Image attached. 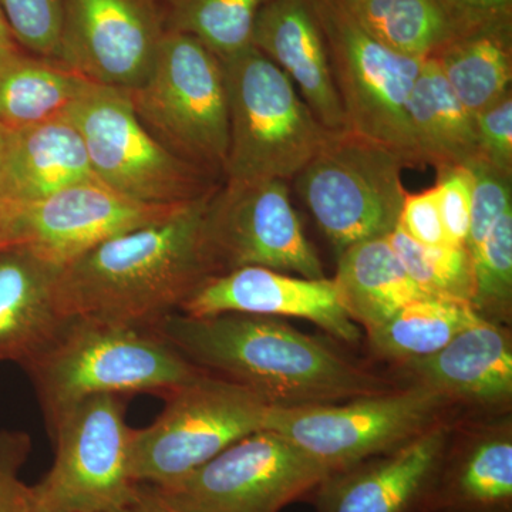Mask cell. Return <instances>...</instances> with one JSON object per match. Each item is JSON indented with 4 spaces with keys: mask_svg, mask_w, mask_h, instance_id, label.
Returning <instances> with one entry per match:
<instances>
[{
    "mask_svg": "<svg viewBox=\"0 0 512 512\" xmlns=\"http://www.w3.org/2000/svg\"><path fill=\"white\" fill-rule=\"evenodd\" d=\"M165 35L157 0H63L59 62L99 86L144 82Z\"/></svg>",
    "mask_w": 512,
    "mask_h": 512,
    "instance_id": "15",
    "label": "cell"
},
{
    "mask_svg": "<svg viewBox=\"0 0 512 512\" xmlns=\"http://www.w3.org/2000/svg\"><path fill=\"white\" fill-rule=\"evenodd\" d=\"M30 512H57V511L49 510V508L42 507V505L37 504L36 501L33 500L32 510H30Z\"/></svg>",
    "mask_w": 512,
    "mask_h": 512,
    "instance_id": "42",
    "label": "cell"
},
{
    "mask_svg": "<svg viewBox=\"0 0 512 512\" xmlns=\"http://www.w3.org/2000/svg\"><path fill=\"white\" fill-rule=\"evenodd\" d=\"M470 305L481 319L510 328L512 319V210L505 212L471 252Z\"/></svg>",
    "mask_w": 512,
    "mask_h": 512,
    "instance_id": "31",
    "label": "cell"
},
{
    "mask_svg": "<svg viewBox=\"0 0 512 512\" xmlns=\"http://www.w3.org/2000/svg\"><path fill=\"white\" fill-rule=\"evenodd\" d=\"M332 281L342 308L366 330L410 302L429 296L414 284L387 237L343 249Z\"/></svg>",
    "mask_w": 512,
    "mask_h": 512,
    "instance_id": "23",
    "label": "cell"
},
{
    "mask_svg": "<svg viewBox=\"0 0 512 512\" xmlns=\"http://www.w3.org/2000/svg\"><path fill=\"white\" fill-rule=\"evenodd\" d=\"M188 316L222 313L299 318L315 323L333 339L356 345L359 326L340 305L332 279H309L261 266H244L208 278L181 306Z\"/></svg>",
    "mask_w": 512,
    "mask_h": 512,
    "instance_id": "16",
    "label": "cell"
},
{
    "mask_svg": "<svg viewBox=\"0 0 512 512\" xmlns=\"http://www.w3.org/2000/svg\"><path fill=\"white\" fill-rule=\"evenodd\" d=\"M349 15L384 46L430 59L468 26L444 0H339Z\"/></svg>",
    "mask_w": 512,
    "mask_h": 512,
    "instance_id": "27",
    "label": "cell"
},
{
    "mask_svg": "<svg viewBox=\"0 0 512 512\" xmlns=\"http://www.w3.org/2000/svg\"><path fill=\"white\" fill-rule=\"evenodd\" d=\"M252 46L288 76L326 130H349L313 0L269 2L256 18Z\"/></svg>",
    "mask_w": 512,
    "mask_h": 512,
    "instance_id": "20",
    "label": "cell"
},
{
    "mask_svg": "<svg viewBox=\"0 0 512 512\" xmlns=\"http://www.w3.org/2000/svg\"><path fill=\"white\" fill-rule=\"evenodd\" d=\"M204 235L217 275L261 266L326 278L284 180H222L208 200Z\"/></svg>",
    "mask_w": 512,
    "mask_h": 512,
    "instance_id": "12",
    "label": "cell"
},
{
    "mask_svg": "<svg viewBox=\"0 0 512 512\" xmlns=\"http://www.w3.org/2000/svg\"><path fill=\"white\" fill-rule=\"evenodd\" d=\"M434 187L439 195L441 220L448 242L454 247H466L473 190L470 171L464 165L441 168L437 170V183Z\"/></svg>",
    "mask_w": 512,
    "mask_h": 512,
    "instance_id": "34",
    "label": "cell"
},
{
    "mask_svg": "<svg viewBox=\"0 0 512 512\" xmlns=\"http://www.w3.org/2000/svg\"><path fill=\"white\" fill-rule=\"evenodd\" d=\"M460 413L443 394L409 382L345 403L269 407L265 429L333 473L389 453Z\"/></svg>",
    "mask_w": 512,
    "mask_h": 512,
    "instance_id": "7",
    "label": "cell"
},
{
    "mask_svg": "<svg viewBox=\"0 0 512 512\" xmlns=\"http://www.w3.org/2000/svg\"><path fill=\"white\" fill-rule=\"evenodd\" d=\"M464 167L470 171L473 181L470 231L466 244L471 254L480 247L505 212L512 210V175L485 163L481 158Z\"/></svg>",
    "mask_w": 512,
    "mask_h": 512,
    "instance_id": "33",
    "label": "cell"
},
{
    "mask_svg": "<svg viewBox=\"0 0 512 512\" xmlns=\"http://www.w3.org/2000/svg\"><path fill=\"white\" fill-rule=\"evenodd\" d=\"M46 423L74 403L99 394L164 397L202 370L153 329L70 316L52 342L22 366Z\"/></svg>",
    "mask_w": 512,
    "mask_h": 512,
    "instance_id": "3",
    "label": "cell"
},
{
    "mask_svg": "<svg viewBox=\"0 0 512 512\" xmlns=\"http://www.w3.org/2000/svg\"><path fill=\"white\" fill-rule=\"evenodd\" d=\"M55 463L33 500L57 512H113L136 493L126 397L99 394L74 403L47 423Z\"/></svg>",
    "mask_w": 512,
    "mask_h": 512,
    "instance_id": "11",
    "label": "cell"
},
{
    "mask_svg": "<svg viewBox=\"0 0 512 512\" xmlns=\"http://www.w3.org/2000/svg\"><path fill=\"white\" fill-rule=\"evenodd\" d=\"M183 205L141 204L97 180L84 181L40 200L8 202L0 248H28L63 266L106 239L167 220Z\"/></svg>",
    "mask_w": 512,
    "mask_h": 512,
    "instance_id": "14",
    "label": "cell"
},
{
    "mask_svg": "<svg viewBox=\"0 0 512 512\" xmlns=\"http://www.w3.org/2000/svg\"><path fill=\"white\" fill-rule=\"evenodd\" d=\"M397 227L424 247L450 245L443 220H441L436 187L421 191L419 194L407 192Z\"/></svg>",
    "mask_w": 512,
    "mask_h": 512,
    "instance_id": "37",
    "label": "cell"
},
{
    "mask_svg": "<svg viewBox=\"0 0 512 512\" xmlns=\"http://www.w3.org/2000/svg\"><path fill=\"white\" fill-rule=\"evenodd\" d=\"M127 93L151 136L214 180H224L228 97L220 57L195 37L165 30L150 73Z\"/></svg>",
    "mask_w": 512,
    "mask_h": 512,
    "instance_id": "5",
    "label": "cell"
},
{
    "mask_svg": "<svg viewBox=\"0 0 512 512\" xmlns=\"http://www.w3.org/2000/svg\"><path fill=\"white\" fill-rule=\"evenodd\" d=\"M96 180L82 134L67 116L8 130L2 158L3 195L30 202Z\"/></svg>",
    "mask_w": 512,
    "mask_h": 512,
    "instance_id": "22",
    "label": "cell"
},
{
    "mask_svg": "<svg viewBox=\"0 0 512 512\" xmlns=\"http://www.w3.org/2000/svg\"><path fill=\"white\" fill-rule=\"evenodd\" d=\"M387 239L421 292L470 303L473 261L466 247H424L399 227Z\"/></svg>",
    "mask_w": 512,
    "mask_h": 512,
    "instance_id": "30",
    "label": "cell"
},
{
    "mask_svg": "<svg viewBox=\"0 0 512 512\" xmlns=\"http://www.w3.org/2000/svg\"><path fill=\"white\" fill-rule=\"evenodd\" d=\"M480 319L468 302L423 296L366 330L367 339L377 356L400 366L434 355Z\"/></svg>",
    "mask_w": 512,
    "mask_h": 512,
    "instance_id": "28",
    "label": "cell"
},
{
    "mask_svg": "<svg viewBox=\"0 0 512 512\" xmlns=\"http://www.w3.org/2000/svg\"><path fill=\"white\" fill-rule=\"evenodd\" d=\"M406 161L352 130L328 131L293 180L319 228L340 254L357 242L389 237L399 224Z\"/></svg>",
    "mask_w": 512,
    "mask_h": 512,
    "instance_id": "6",
    "label": "cell"
},
{
    "mask_svg": "<svg viewBox=\"0 0 512 512\" xmlns=\"http://www.w3.org/2000/svg\"><path fill=\"white\" fill-rule=\"evenodd\" d=\"M399 367L410 383L443 394L461 413L511 412L512 338L508 326L480 319L434 355Z\"/></svg>",
    "mask_w": 512,
    "mask_h": 512,
    "instance_id": "19",
    "label": "cell"
},
{
    "mask_svg": "<svg viewBox=\"0 0 512 512\" xmlns=\"http://www.w3.org/2000/svg\"><path fill=\"white\" fill-rule=\"evenodd\" d=\"M5 140H6V128L0 126V177H2V158H3V148H5ZM6 201L5 195H3L2 191V183H0V229H2V220H3V212H5Z\"/></svg>",
    "mask_w": 512,
    "mask_h": 512,
    "instance_id": "41",
    "label": "cell"
},
{
    "mask_svg": "<svg viewBox=\"0 0 512 512\" xmlns=\"http://www.w3.org/2000/svg\"><path fill=\"white\" fill-rule=\"evenodd\" d=\"M113 512H192L165 497L157 487L138 483L136 493L123 507Z\"/></svg>",
    "mask_w": 512,
    "mask_h": 512,
    "instance_id": "39",
    "label": "cell"
},
{
    "mask_svg": "<svg viewBox=\"0 0 512 512\" xmlns=\"http://www.w3.org/2000/svg\"><path fill=\"white\" fill-rule=\"evenodd\" d=\"M457 416L440 421L389 453L328 474L313 493L316 510L423 512L448 431Z\"/></svg>",
    "mask_w": 512,
    "mask_h": 512,
    "instance_id": "18",
    "label": "cell"
},
{
    "mask_svg": "<svg viewBox=\"0 0 512 512\" xmlns=\"http://www.w3.org/2000/svg\"><path fill=\"white\" fill-rule=\"evenodd\" d=\"M328 474L281 434L262 429L174 484L154 487L192 512H279L311 497Z\"/></svg>",
    "mask_w": 512,
    "mask_h": 512,
    "instance_id": "13",
    "label": "cell"
},
{
    "mask_svg": "<svg viewBox=\"0 0 512 512\" xmlns=\"http://www.w3.org/2000/svg\"><path fill=\"white\" fill-rule=\"evenodd\" d=\"M59 268L28 248H0V362L25 365L69 319L57 298Z\"/></svg>",
    "mask_w": 512,
    "mask_h": 512,
    "instance_id": "21",
    "label": "cell"
},
{
    "mask_svg": "<svg viewBox=\"0 0 512 512\" xmlns=\"http://www.w3.org/2000/svg\"><path fill=\"white\" fill-rule=\"evenodd\" d=\"M215 188L167 220L106 239L60 266L56 288L64 315L151 329L180 312L217 275L204 235Z\"/></svg>",
    "mask_w": 512,
    "mask_h": 512,
    "instance_id": "2",
    "label": "cell"
},
{
    "mask_svg": "<svg viewBox=\"0 0 512 512\" xmlns=\"http://www.w3.org/2000/svg\"><path fill=\"white\" fill-rule=\"evenodd\" d=\"M0 10L23 50L59 62L63 0H0Z\"/></svg>",
    "mask_w": 512,
    "mask_h": 512,
    "instance_id": "32",
    "label": "cell"
},
{
    "mask_svg": "<svg viewBox=\"0 0 512 512\" xmlns=\"http://www.w3.org/2000/svg\"><path fill=\"white\" fill-rule=\"evenodd\" d=\"M89 80L56 60L19 49L0 57V126L19 130L67 116Z\"/></svg>",
    "mask_w": 512,
    "mask_h": 512,
    "instance_id": "26",
    "label": "cell"
},
{
    "mask_svg": "<svg viewBox=\"0 0 512 512\" xmlns=\"http://www.w3.org/2000/svg\"><path fill=\"white\" fill-rule=\"evenodd\" d=\"M150 426L133 430L131 476L136 483L174 484L225 448L265 429L269 406L238 384L201 372L164 397Z\"/></svg>",
    "mask_w": 512,
    "mask_h": 512,
    "instance_id": "8",
    "label": "cell"
},
{
    "mask_svg": "<svg viewBox=\"0 0 512 512\" xmlns=\"http://www.w3.org/2000/svg\"><path fill=\"white\" fill-rule=\"evenodd\" d=\"M79 133L94 178L147 205L187 204L214 190V180L151 136L124 90L90 84L67 113Z\"/></svg>",
    "mask_w": 512,
    "mask_h": 512,
    "instance_id": "9",
    "label": "cell"
},
{
    "mask_svg": "<svg viewBox=\"0 0 512 512\" xmlns=\"http://www.w3.org/2000/svg\"><path fill=\"white\" fill-rule=\"evenodd\" d=\"M222 64L228 97L224 180L295 178L328 130L288 76L254 46Z\"/></svg>",
    "mask_w": 512,
    "mask_h": 512,
    "instance_id": "4",
    "label": "cell"
},
{
    "mask_svg": "<svg viewBox=\"0 0 512 512\" xmlns=\"http://www.w3.org/2000/svg\"><path fill=\"white\" fill-rule=\"evenodd\" d=\"M466 26L512 16V0H444Z\"/></svg>",
    "mask_w": 512,
    "mask_h": 512,
    "instance_id": "38",
    "label": "cell"
},
{
    "mask_svg": "<svg viewBox=\"0 0 512 512\" xmlns=\"http://www.w3.org/2000/svg\"><path fill=\"white\" fill-rule=\"evenodd\" d=\"M30 439L23 431H0V512H30L32 487L19 471L29 456Z\"/></svg>",
    "mask_w": 512,
    "mask_h": 512,
    "instance_id": "35",
    "label": "cell"
},
{
    "mask_svg": "<svg viewBox=\"0 0 512 512\" xmlns=\"http://www.w3.org/2000/svg\"><path fill=\"white\" fill-rule=\"evenodd\" d=\"M349 130L421 167L409 120L414 82L426 59L394 52L370 36L339 0H313Z\"/></svg>",
    "mask_w": 512,
    "mask_h": 512,
    "instance_id": "10",
    "label": "cell"
},
{
    "mask_svg": "<svg viewBox=\"0 0 512 512\" xmlns=\"http://www.w3.org/2000/svg\"><path fill=\"white\" fill-rule=\"evenodd\" d=\"M474 119L478 158L512 175V94L480 111Z\"/></svg>",
    "mask_w": 512,
    "mask_h": 512,
    "instance_id": "36",
    "label": "cell"
},
{
    "mask_svg": "<svg viewBox=\"0 0 512 512\" xmlns=\"http://www.w3.org/2000/svg\"><path fill=\"white\" fill-rule=\"evenodd\" d=\"M409 120L421 164L441 170L477 160L474 114L460 103L431 57L424 60L414 82Z\"/></svg>",
    "mask_w": 512,
    "mask_h": 512,
    "instance_id": "25",
    "label": "cell"
},
{
    "mask_svg": "<svg viewBox=\"0 0 512 512\" xmlns=\"http://www.w3.org/2000/svg\"><path fill=\"white\" fill-rule=\"evenodd\" d=\"M431 59L476 116L511 93L512 16L468 26Z\"/></svg>",
    "mask_w": 512,
    "mask_h": 512,
    "instance_id": "24",
    "label": "cell"
},
{
    "mask_svg": "<svg viewBox=\"0 0 512 512\" xmlns=\"http://www.w3.org/2000/svg\"><path fill=\"white\" fill-rule=\"evenodd\" d=\"M151 329L192 366L244 387L269 407L345 403L400 386L271 316L174 312Z\"/></svg>",
    "mask_w": 512,
    "mask_h": 512,
    "instance_id": "1",
    "label": "cell"
},
{
    "mask_svg": "<svg viewBox=\"0 0 512 512\" xmlns=\"http://www.w3.org/2000/svg\"><path fill=\"white\" fill-rule=\"evenodd\" d=\"M423 512H512V413L451 423Z\"/></svg>",
    "mask_w": 512,
    "mask_h": 512,
    "instance_id": "17",
    "label": "cell"
},
{
    "mask_svg": "<svg viewBox=\"0 0 512 512\" xmlns=\"http://www.w3.org/2000/svg\"><path fill=\"white\" fill-rule=\"evenodd\" d=\"M165 30L200 40L221 60L252 46L259 12L272 0H163Z\"/></svg>",
    "mask_w": 512,
    "mask_h": 512,
    "instance_id": "29",
    "label": "cell"
},
{
    "mask_svg": "<svg viewBox=\"0 0 512 512\" xmlns=\"http://www.w3.org/2000/svg\"><path fill=\"white\" fill-rule=\"evenodd\" d=\"M22 49L16 42L12 30H10L2 10H0V57L9 55V53L16 52Z\"/></svg>",
    "mask_w": 512,
    "mask_h": 512,
    "instance_id": "40",
    "label": "cell"
}]
</instances>
